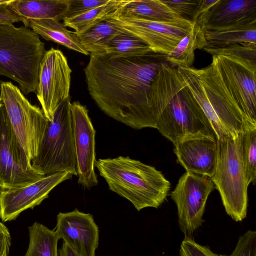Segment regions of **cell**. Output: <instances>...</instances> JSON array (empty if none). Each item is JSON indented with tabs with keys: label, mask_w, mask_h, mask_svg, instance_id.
<instances>
[{
	"label": "cell",
	"mask_w": 256,
	"mask_h": 256,
	"mask_svg": "<svg viewBox=\"0 0 256 256\" xmlns=\"http://www.w3.org/2000/svg\"><path fill=\"white\" fill-rule=\"evenodd\" d=\"M70 96L49 122L32 166L44 176L67 172L77 176Z\"/></svg>",
	"instance_id": "obj_7"
},
{
	"label": "cell",
	"mask_w": 256,
	"mask_h": 256,
	"mask_svg": "<svg viewBox=\"0 0 256 256\" xmlns=\"http://www.w3.org/2000/svg\"><path fill=\"white\" fill-rule=\"evenodd\" d=\"M206 45L204 29L196 22H193L188 34L165 56V61L172 67H192L194 60L195 50H202Z\"/></svg>",
	"instance_id": "obj_22"
},
{
	"label": "cell",
	"mask_w": 256,
	"mask_h": 256,
	"mask_svg": "<svg viewBox=\"0 0 256 256\" xmlns=\"http://www.w3.org/2000/svg\"><path fill=\"white\" fill-rule=\"evenodd\" d=\"M121 30L146 44L154 52L169 54L190 32L193 22L184 18L156 21L116 12L108 20Z\"/></svg>",
	"instance_id": "obj_9"
},
{
	"label": "cell",
	"mask_w": 256,
	"mask_h": 256,
	"mask_svg": "<svg viewBox=\"0 0 256 256\" xmlns=\"http://www.w3.org/2000/svg\"><path fill=\"white\" fill-rule=\"evenodd\" d=\"M44 176L32 166L0 100V190L22 188Z\"/></svg>",
	"instance_id": "obj_10"
},
{
	"label": "cell",
	"mask_w": 256,
	"mask_h": 256,
	"mask_svg": "<svg viewBox=\"0 0 256 256\" xmlns=\"http://www.w3.org/2000/svg\"><path fill=\"white\" fill-rule=\"evenodd\" d=\"M0 100L20 143L32 162L38 155L49 120L42 110L32 104L10 82H2Z\"/></svg>",
	"instance_id": "obj_8"
},
{
	"label": "cell",
	"mask_w": 256,
	"mask_h": 256,
	"mask_svg": "<svg viewBox=\"0 0 256 256\" xmlns=\"http://www.w3.org/2000/svg\"><path fill=\"white\" fill-rule=\"evenodd\" d=\"M214 187L210 178L206 176L186 172L179 178L170 196L185 236H190L202 226L206 202Z\"/></svg>",
	"instance_id": "obj_11"
},
{
	"label": "cell",
	"mask_w": 256,
	"mask_h": 256,
	"mask_svg": "<svg viewBox=\"0 0 256 256\" xmlns=\"http://www.w3.org/2000/svg\"><path fill=\"white\" fill-rule=\"evenodd\" d=\"M58 251V256H80L64 242Z\"/></svg>",
	"instance_id": "obj_37"
},
{
	"label": "cell",
	"mask_w": 256,
	"mask_h": 256,
	"mask_svg": "<svg viewBox=\"0 0 256 256\" xmlns=\"http://www.w3.org/2000/svg\"><path fill=\"white\" fill-rule=\"evenodd\" d=\"M71 108L78 182L90 189L98 184L94 171L96 130L85 106L76 101Z\"/></svg>",
	"instance_id": "obj_14"
},
{
	"label": "cell",
	"mask_w": 256,
	"mask_h": 256,
	"mask_svg": "<svg viewBox=\"0 0 256 256\" xmlns=\"http://www.w3.org/2000/svg\"><path fill=\"white\" fill-rule=\"evenodd\" d=\"M152 50L142 40L122 30L109 42L104 54L124 56L143 54Z\"/></svg>",
	"instance_id": "obj_28"
},
{
	"label": "cell",
	"mask_w": 256,
	"mask_h": 256,
	"mask_svg": "<svg viewBox=\"0 0 256 256\" xmlns=\"http://www.w3.org/2000/svg\"><path fill=\"white\" fill-rule=\"evenodd\" d=\"M165 55L90 54L84 71L88 93L106 115L134 130L156 128L150 102L154 80Z\"/></svg>",
	"instance_id": "obj_1"
},
{
	"label": "cell",
	"mask_w": 256,
	"mask_h": 256,
	"mask_svg": "<svg viewBox=\"0 0 256 256\" xmlns=\"http://www.w3.org/2000/svg\"><path fill=\"white\" fill-rule=\"evenodd\" d=\"M203 50L212 56H236L256 64V44L236 43L220 48L204 47Z\"/></svg>",
	"instance_id": "obj_29"
},
{
	"label": "cell",
	"mask_w": 256,
	"mask_h": 256,
	"mask_svg": "<svg viewBox=\"0 0 256 256\" xmlns=\"http://www.w3.org/2000/svg\"><path fill=\"white\" fill-rule=\"evenodd\" d=\"M24 26L46 40L52 41L86 56L90 54L80 42L74 33L68 30L63 23L52 18L32 20L23 22Z\"/></svg>",
	"instance_id": "obj_21"
},
{
	"label": "cell",
	"mask_w": 256,
	"mask_h": 256,
	"mask_svg": "<svg viewBox=\"0 0 256 256\" xmlns=\"http://www.w3.org/2000/svg\"><path fill=\"white\" fill-rule=\"evenodd\" d=\"M256 16V0H218L199 22L204 31Z\"/></svg>",
	"instance_id": "obj_18"
},
{
	"label": "cell",
	"mask_w": 256,
	"mask_h": 256,
	"mask_svg": "<svg viewBox=\"0 0 256 256\" xmlns=\"http://www.w3.org/2000/svg\"><path fill=\"white\" fill-rule=\"evenodd\" d=\"M121 32L120 29L107 20L77 36L80 44L89 54L102 55L104 54L109 42Z\"/></svg>",
	"instance_id": "obj_24"
},
{
	"label": "cell",
	"mask_w": 256,
	"mask_h": 256,
	"mask_svg": "<svg viewBox=\"0 0 256 256\" xmlns=\"http://www.w3.org/2000/svg\"><path fill=\"white\" fill-rule=\"evenodd\" d=\"M28 230L29 244L24 256H58L57 245L60 238L54 230L34 222Z\"/></svg>",
	"instance_id": "obj_26"
},
{
	"label": "cell",
	"mask_w": 256,
	"mask_h": 256,
	"mask_svg": "<svg viewBox=\"0 0 256 256\" xmlns=\"http://www.w3.org/2000/svg\"><path fill=\"white\" fill-rule=\"evenodd\" d=\"M72 176L69 172H58L22 188L0 190V218L4 222L16 220L23 211L40 205L56 186Z\"/></svg>",
	"instance_id": "obj_15"
},
{
	"label": "cell",
	"mask_w": 256,
	"mask_h": 256,
	"mask_svg": "<svg viewBox=\"0 0 256 256\" xmlns=\"http://www.w3.org/2000/svg\"><path fill=\"white\" fill-rule=\"evenodd\" d=\"M116 12L156 21L171 22L182 18L161 0H126Z\"/></svg>",
	"instance_id": "obj_23"
},
{
	"label": "cell",
	"mask_w": 256,
	"mask_h": 256,
	"mask_svg": "<svg viewBox=\"0 0 256 256\" xmlns=\"http://www.w3.org/2000/svg\"><path fill=\"white\" fill-rule=\"evenodd\" d=\"M218 141L217 162L210 178L218 191L226 214L236 222L247 214L248 188L242 154V132Z\"/></svg>",
	"instance_id": "obj_6"
},
{
	"label": "cell",
	"mask_w": 256,
	"mask_h": 256,
	"mask_svg": "<svg viewBox=\"0 0 256 256\" xmlns=\"http://www.w3.org/2000/svg\"><path fill=\"white\" fill-rule=\"evenodd\" d=\"M12 0L7 3L0 4V24H10L22 21V18L8 6Z\"/></svg>",
	"instance_id": "obj_34"
},
{
	"label": "cell",
	"mask_w": 256,
	"mask_h": 256,
	"mask_svg": "<svg viewBox=\"0 0 256 256\" xmlns=\"http://www.w3.org/2000/svg\"><path fill=\"white\" fill-rule=\"evenodd\" d=\"M54 230L60 239H62L80 256H96L99 230L91 214L77 208L70 212H60L56 216Z\"/></svg>",
	"instance_id": "obj_16"
},
{
	"label": "cell",
	"mask_w": 256,
	"mask_h": 256,
	"mask_svg": "<svg viewBox=\"0 0 256 256\" xmlns=\"http://www.w3.org/2000/svg\"><path fill=\"white\" fill-rule=\"evenodd\" d=\"M44 44L30 28L0 24V76L16 82L25 94L36 92Z\"/></svg>",
	"instance_id": "obj_5"
},
{
	"label": "cell",
	"mask_w": 256,
	"mask_h": 256,
	"mask_svg": "<svg viewBox=\"0 0 256 256\" xmlns=\"http://www.w3.org/2000/svg\"><path fill=\"white\" fill-rule=\"evenodd\" d=\"M9 8L26 20L52 18L62 20L68 8V0H12Z\"/></svg>",
	"instance_id": "obj_20"
},
{
	"label": "cell",
	"mask_w": 256,
	"mask_h": 256,
	"mask_svg": "<svg viewBox=\"0 0 256 256\" xmlns=\"http://www.w3.org/2000/svg\"><path fill=\"white\" fill-rule=\"evenodd\" d=\"M150 102L157 118L156 128L174 144L194 136L215 135L177 68L166 62L153 82Z\"/></svg>",
	"instance_id": "obj_2"
},
{
	"label": "cell",
	"mask_w": 256,
	"mask_h": 256,
	"mask_svg": "<svg viewBox=\"0 0 256 256\" xmlns=\"http://www.w3.org/2000/svg\"><path fill=\"white\" fill-rule=\"evenodd\" d=\"M212 56L238 108L246 118L256 122V64L236 56Z\"/></svg>",
	"instance_id": "obj_13"
},
{
	"label": "cell",
	"mask_w": 256,
	"mask_h": 256,
	"mask_svg": "<svg viewBox=\"0 0 256 256\" xmlns=\"http://www.w3.org/2000/svg\"><path fill=\"white\" fill-rule=\"evenodd\" d=\"M218 0H200L192 18L193 22H199L212 8L217 3Z\"/></svg>",
	"instance_id": "obj_35"
},
{
	"label": "cell",
	"mask_w": 256,
	"mask_h": 256,
	"mask_svg": "<svg viewBox=\"0 0 256 256\" xmlns=\"http://www.w3.org/2000/svg\"><path fill=\"white\" fill-rule=\"evenodd\" d=\"M110 0H68V8L64 19L83 14L93 8L108 3Z\"/></svg>",
	"instance_id": "obj_31"
},
{
	"label": "cell",
	"mask_w": 256,
	"mask_h": 256,
	"mask_svg": "<svg viewBox=\"0 0 256 256\" xmlns=\"http://www.w3.org/2000/svg\"><path fill=\"white\" fill-rule=\"evenodd\" d=\"M219 256H256V232L247 230L239 236L236 246L230 254Z\"/></svg>",
	"instance_id": "obj_30"
},
{
	"label": "cell",
	"mask_w": 256,
	"mask_h": 256,
	"mask_svg": "<svg viewBox=\"0 0 256 256\" xmlns=\"http://www.w3.org/2000/svg\"><path fill=\"white\" fill-rule=\"evenodd\" d=\"M196 0H172L161 1L182 18L192 21L195 10L199 2Z\"/></svg>",
	"instance_id": "obj_33"
},
{
	"label": "cell",
	"mask_w": 256,
	"mask_h": 256,
	"mask_svg": "<svg viewBox=\"0 0 256 256\" xmlns=\"http://www.w3.org/2000/svg\"><path fill=\"white\" fill-rule=\"evenodd\" d=\"M176 68L208 120L216 139L238 136L249 119L232 97L214 63L212 61L200 69Z\"/></svg>",
	"instance_id": "obj_3"
},
{
	"label": "cell",
	"mask_w": 256,
	"mask_h": 256,
	"mask_svg": "<svg viewBox=\"0 0 256 256\" xmlns=\"http://www.w3.org/2000/svg\"><path fill=\"white\" fill-rule=\"evenodd\" d=\"M174 145L177 162L186 172L210 178L214 175L218 156V141L215 135L194 136Z\"/></svg>",
	"instance_id": "obj_17"
},
{
	"label": "cell",
	"mask_w": 256,
	"mask_h": 256,
	"mask_svg": "<svg viewBox=\"0 0 256 256\" xmlns=\"http://www.w3.org/2000/svg\"><path fill=\"white\" fill-rule=\"evenodd\" d=\"M126 0H110L102 6L68 19H64V24L74 30L78 36L98 23L108 20L124 4Z\"/></svg>",
	"instance_id": "obj_25"
},
{
	"label": "cell",
	"mask_w": 256,
	"mask_h": 256,
	"mask_svg": "<svg viewBox=\"0 0 256 256\" xmlns=\"http://www.w3.org/2000/svg\"><path fill=\"white\" fill-rule=\"evenodd\" d=\"M205 47H222L236 43L256 44V16L239 22L205 30Z\"/></svg>",
	"instance_id": "obj_19"
},
{
	"label": "cell",
	"mask_w": 256,
	"mask_h": 256,
	"mask_svg": "<svg viewBox=\"0 0 256 256\" xmlns=\"http://www.w3.org/2000/svg\"><path fill=\"white\" fill-rule=\"evenodd\" d=\"M72 70L60 50H46L40 64L36 96L46 117L52 120L58 105L70 96Z\"/></svg>",
	"instance_id": "obj_12"
},
{
	"label": "cell",
	"mask_w": 256,
	"mask_h": 256,
	"mask_svg": "<svg viewBox=\"0 0 256 256\" xmlns=\"http://www.w3.org/2000/svg\"><path fill=\"white\" fill-rule=\"evenodd\" d=\"M11 240L8 228L0 222V256H8Z\"/></svg>",
	"instance_id": "obj_36"
},
{
	"label": "cell",
	"mask_w": 256,
	"mask_h": 256,
	"mask_svg": "<svg viewBox=\"0 0 256 256\" xmlns=\"http://www.w3.org/2000/svg\"><path fill=\"white\" fill-rule=\"evenodd\" d=\"M94 166L109 189L129 200L138 211L160 206L170 188L161 172L128 156L100 158Z\"/></svg>",
	"instance_id": "obj_4"
},
{
	"label": "cell",
	"mask_w": 256,
	"mask_h": 256,
	"mask_svg": "<svg viewBox=\"0 0 256 256\" xmlns=\"http://www.w3.org/2000/svg\"><path fill=\"white\" fill-rule=\"evenodd\" d=\"M242 154L246 182L255 184L256 180V122L249 120L242 132Z\"/></svg>",
	"instance_id": "obj_27"
},
{
	"label": "cell",
	"mask_w": 256,
	"mask_h": 256,
	"mask_svg": "<svg viewBox=\"0 0 256 256\" xmlns=\"http://www.w3.org/2000/svg\"><path fill=\"white\" fill-rule=\"evenodd\" d=\"M179 256H219L208 246L197 243L190 236H185L180 249Z\"/></svg>",
	"instance_id": "obj_32"
}]
</instances>
